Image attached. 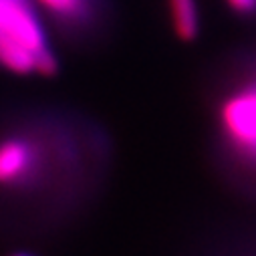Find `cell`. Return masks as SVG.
Returning a JSON list of instances; mask_svg holds the SVG:
<instances>
[{
  "mask_svg": "<svg viewBox=\"0 0 256 256\" xmlns=\"http://www.w3.org/2000/svg\"><path fill=\"white\" fill-rule=\"evenodd\" d=\"M0 67L14 75L42 77L58 71L30 0H0Z\"/></svg>",
  "mask_w": 256,
  "mask_h": 256,
  "instance_id": "6da1fadb",
  "label": "cell"
},
{
  "mask_svg": "<svg viewBox=\"0 0 256 256\" xmlns=\"http://www.w3.org/2000/svg\"><path fill=\"white\" fill-rule=\"evenodd\" d=\"M220 127L230 148L256 164V83L234 91L222 103Z\"/></svg>",
  "mask_w": 256,
  "mask_h": 256,
  "instance_id": "7a4b0ae2",
  "label": "cell"
},
{
  "mask_svg": "<svg viewBox=\"0 0 256 256\" xmlns=\"http://www.w3.org/2000/svg\"><path fill=\"white\" fill-rule=\"evenodd\" d=\"M42 154L36 144L22 136L0 140V186L20 188L30 184L40 170Z\"/></svg>",
  "mask_w": 256,
  "mask_h": 256,
  "instance_id": "3957f363",
  "label": "cell"
},
{
  "mask_svg": "<svg viewBox=\"0 0 256 256\" xmlns=\"http://www.w3.org/2000/svg\"><path fill=\"white\" fill-rule=\"evenodd\" d=\"M62 26H87L95 20L101 0H32Z\"/></svg>",
  "mask_w": 256,
  "mask_h": 256,
  "instance_id": "277c9868",
  "label": "cell"
},
{
  "mask_svg": "<svg viewBox=\"0 0 256 256\" xmlns=\"http://www.w3.org/2000/svg\"><path fill=\"white\" fill-rule=\"evenodd\" d=\"M174 32L180 40L192 42L200 34V12L196 0H168Z\"/></svg>",
  "mask_w": 256,
  "mask_h": 256,
  "instance_id": "5b68a950",
  "label": "cell"
},
{
  "mask_svg": "<svg viewBox=\"0 0 256 256\" xmlns=\"http://www.w3.org/2000/svg\"><path fill=\"white\" fill-rule=\"evenodd\" d=\"M224 2L238 16H244V18L256 16V0H224Z\"/></svg>",
  "mask_w": 256,
  "mask_h": 256,
  "instance_id": "8992f818",
  "label": "cell"
},
{
  "mask_svg": "<svg viewBox=\"0 0 256 256\" xmlns=\"http://www.w3.org/2000/svg\"><path fill=\"white\" fill-rule=\"evenodd\" d=\"M12 256H30V254H24V252H16V254H12Z\"/></svg>",
  "mask_w": 256,
  "mask_h": 256,
  "instance_id": "52a82bcc",
  "label": "cell"
}]
</instances>
